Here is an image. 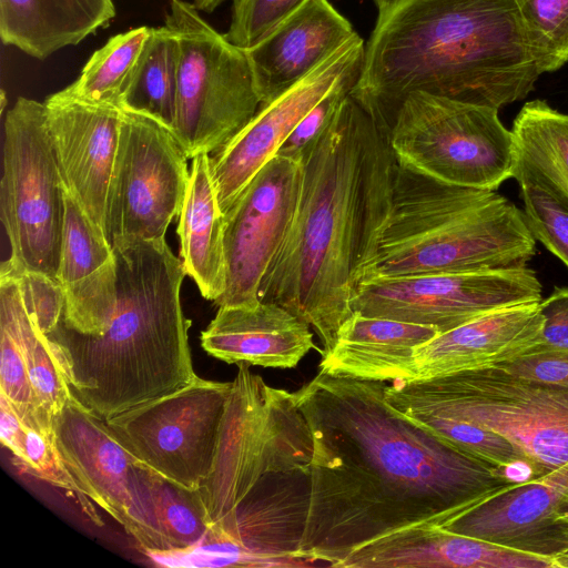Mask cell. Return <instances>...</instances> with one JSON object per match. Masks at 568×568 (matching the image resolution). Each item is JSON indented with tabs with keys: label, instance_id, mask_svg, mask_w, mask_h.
<instances>
[{
	"label": "cell",
	"instance_id": "21",
	"mask_svg": "<svg viewBox=\"0 0 568 568\" xmlns=\"http://www.w3.org/2000/svg\"><path fill=\"white\" fill-rule=\"evenodd\" d=\"M540 302L500 307L436 335L414 352L416 378L495 367L532 354L545 323Z\"/></svg>",
	"mask_w": 568,
	"mask_h": 568
},
{
	"label": "cell",
	"instance_id": "18",
	"mask_svg": "<svg viewBox=\"0 0 568 568\" xmlns=\"http://www.w3.org/2000/svg\"><path fill=\"white\" fill-rule=\"evenodd\" d=\"M47 125L65 186L104 234L123 109L60 97L44 101Z\"/></svg>",
	"mask_w": 568,
	"mask_h": 568
},
{
	"label": "cell",
	"instance_id": "2",
	"mask_svg": "<svg viewBox=\"0 0 568 568\" xmlns=\"http://www.w3.org/2000/svg\"><path fill=\"white\" fill-rule=\"evenodd\" d=\"M397 161L389 134L349 94L303 158L296 213L260 300L312 326L329 351L377 255Z\"/></svg>",
	"mask_w": 568,
	"mask_h": 568
},
{
	"label": "cell",
	"instance_id": "15",
	"mask_svg": "<svg viewBox=\"0 0 568 568\" xmlns=\"http://www.w3.org/2000/svg\"><path fill=\"white\" fill-rule=\"evenodd\" d=\"M302 181L303 161L276 155L224 214L226 287L219 307L260 303L262 280L291 229Z\"/></svg>",
	"mask_w": 568,
	"mask_h": 568
},
{
	"label": "cell",
	"instance_id": "20",
	"mask_svg": "<svg viewBox=\"0 0 568 568\" xmlns=\"http://www.w3.org/2000/svg\"><path fill=\"white\" fill-rule=\"evenodd\" d=\"M58 281L64 294L60 324L81 334H102L118 300L113 246L65 190V219Z\"/></svg>",
	"mask_w": 568,
	"mask_h": 568
},
{
	"label": "cell",
	"instance_id": "34",
	"mask_svg": "<svg viewBox=\"0 0 568 568\" xmlns=\"http://www.w3.org/2000/svg\"><path fill=\"white\" fill-rule=\"evenodd\" d=\"M541 72L568 62V0H515Z\"/></svg>",
	"mask_w": 568,
	"mask_h": 568
},
{
	"label": "cell",
	"instance_id": "24",
	"mask_svg": "<svg viewBox=\"0 0 568 568\" xmlns=\"http://www.w3.org/2000/svg\"><path fill=\"white\" fill-rule=\"evenodd\" d=\"M438 334L434 326L353 312L341 325L333 347L322 353L318 368L332 376L362 381L416 378L414 352Z\"/></svg>",
	"mask_w": 568,
	"mask_h": 568
},
{
	"label": "cell",
	"instance_id": "37",
	"mask_svg": "<svg viewBox=\"0 0 568 568\" xmlns=\"http://www.w3.org/2000/svg\"><path fill=\"white\" fill-rule=\"evenodd\" d=\"M358 64L345 72L305 115L283 143L276 155L303 161L304 154L312 143L328 126L345 99L352 93L362 71Z\"/></svg>",
	"mask_w": 568,
	"mask_h": 568
},
{
	"label": "cell",
	"instance_id": "28",
	"mask_svg": "<svg viewBox=\"0 0 568 568\" xmlns=\"http://www.w3.org/2000/svg\"><path fill=\"white\" fill-rule=\"evenodd\" d=\"M152 28L142 26L113 36L94 51L74 82L57 93L65 99L122 109Z\"/></svg>",
	"mask_w": 568,
	"mask_h": 568
},
{
	"label": "cell",
	"instance_id": "38",
	"mask_svg": "<svg viewBox=\"0 0 568 568\" xmlns=\"http://www.w3.org/2000/svg\"><path fill=\"white\" fill-rule=\"evenodd\" d=\"M307 0H233L231 23L225 37L247 49L263 39Z\"/></svg>",
	"mask_w": 568,
	"mask_h": 568
},
{
	"label": "cell",
	"instance_id": "13",
	"mask_svg": "<svg viewBox=\"0 0 568 568\" xmlns=\"http://www.w3.org/2000/svg\"><path fill=\"white\" fill-rule=\"evenodd\" d=\"M63 459L87 496L115 519L150 555H165L156 518L153 469L133 456L106 422L74 396L54 417Z\"/></svg>",
	"mask_w": 568,
	"mask_h": 568
},
{
	"label": "cell",
	"instance_id": "22",
	"mask_svg": "<svg viewBox=\"0 0 568 568\" xmlns=\"http://www.w3.org/2000/svg\"><path fill=\"white\" fill-rule=\"evenodd\" d=\"M201 346L229 364L294 368L313 348L310 325L275 302L220 306L201 333Z\"/></svg>",
	"mask_w": 568,
	"mask_h": 568
},
{
	"label": "cell",
	"instance_id": "41",
	"mask_svg": "<svg viewBox=\"0 0 568 568\" xmlns=\"http://www.w3.org/2000/svg\"><path fill=\"white\" fill-rule=\"evenodd\" d=\"M540 310L545 323L541 343L534 353L568 352V287L556 288L541 300Z\"/></svg>",
	"mask_w": 568,
	"mask_h": 568
},
{
	"label": "cell",
	"instance_id": "7",
	"mask_svg": "<svg viewBox=\"0 0 568 568\" xmlns=\"http://www.w3.org/2000/svg\"><path fill=\"white\" fill-rule=\"evenodd\" d=\"M385 398L420 426L449 420L504 436L529 460L530 478L568 463V387L495 366L396 379L386 385Z\"/></svg>",
	"mask_w": 568,
	"mask_h": 568
},
{
	"label": "cell",
	"instance_id": "6",
	"mask_svg": "<svg viewBox=\"0 0 568 568\" xmlns=\"http://www.w3.org/2000/svg\"><path fill=\"white\" fill-rule=\"evenodd\" d=\"M535 252L524 213L506 197L397 163L389 216L364 280L517 268Z\"/></svg>",
	"mask_w": 568,
	"mask_h": 568
},
{
	"label": "cell",
	"instance_id": "35",
	"mask_svg": "<svg viewBox=\"0 0 568 568\" xmlns=\"http://www.w3.org/2000/svg\"><path fill=\"white\" fill-rule=\"evenodd\" d=\"M516 180L531 234L568 267V206L544 185L526 178Z\"/></svg>",
	"mask_w": 568,
	"mask_h": 568
},
{
	"label": "cell",
	"instance_id": "25",
	"mask_svg": "<svg viewBox=\"0 0 568 568\" xmlns=\"http://www.w3.org/2000/svg\"><path fill=\"white\" fill-rule=\"evenodd\" d=\"M176 232L186 275L196 283L204 298L215 303L226 287L225 215L219 202L209 153L192 158Z\"/></svg>",
	"mask_w": 568,
	"mask_h": 568
},
{
	"label": "cell",
	"instance_id": "14",
	"mask_svg": "<svg viewBox=\"0 0 568 568\" xmlns=\"http://www.w3.org/2000/svg\"><path fill=\"white\" fill-rule=\"evenodd\" d=\"M541 284L528 266L363 280L353 312L419 325L439 334L494 310L540 302Z\"/></svg>",
	"mask_w": 568,
	"mask_h": 568
},
{
	"label": "cell",
	"instance_id": "44",
	"mask_svg": "<svg viewBox=\"0 0 568 568\" xmlns=\"http://www.w3.org/2000/svg\"><path fill=\"white\" fill-rule=\"evenodd\" d=\"M552 560L555 568H568V548Z\"/></svg>",
	"mask_w": 568,
	"mask_h": 568
},
{
	"label": "cell",
	"instance_id": "8",
	"mask_svg": "<svg viewBox=\"0 0 568 568\" xmlns=\"http://www.w3.org/2000/svg\"><path fill=\"white\" fill-rule=\"evenodd\" d=\"M164 24L179 45L172 132L189 159L215 153L261 105L247 54L185 0H170Z\"/></svg>",
	"mask_w": 568,
	"mask_h": 568
},
{
	"label": "cell",
	"instance_id": "30",
	"mask_svg": "<svg viewBox=\"0 0 568 568\" xmlns=\"http://www.w3.org/2000/svg\"><path fill=\"white\" fill-rule=\"evenodd\" d=\"M14 277V307L37 412L54 420L73 396L59 366L49 337L29 314L20 283L7 261L2 262Z\"/></svg>",
	"mask_w": 568,
	"mask_h": 568
},
{
	"label": "cell",
	"instance_id": "31",
	"mask_svg": "<svg viewBox=\"0 0 568 568\" xmlns=\"http://www.w3.org/2000/svg\"><path fill=\"white\" fill-rule=\"evenodd\" d=\"M152 488L165 555L186 554L201 545L212 527L200 490L180 486L156 471Z\"/></svg>",
	"mask_w": 568,
	"mask_h": 568
},
{
	"label": "cell",
	"instance_id": "19",
	"mask_svg": "<svg viewBox=\"0 0 568 568\" xmlns=\"http://www.w3.org/2000/svg\"><path fill=\"white\" fill-rule=\"evenodd\" d=\"M357 36L328 0H307L245 49L261 104L300 82Z\"/></svg>",
	"mask_w": 568,
	"mask_h": 568
},
{
	"label": "cell",
	"instance_id": "42",
	"mask_svg": "<svg viewBox=\"0 0 568 568\" xmlns=\"http://www.w3.org/2000/svg\"><path fill=\"white\" fill-rule=\"evenodd\" d=\"M26 424L13 405L0 395V438L4 447L13 455L14 463L23 458Z\"/></svg>",
	"mask_w": 568,
	"mask_h": 568
},
{
	"label": "cell",
	"instance_id": "43",
	"mask_svg": "<svg viewBox=\"0 0 568 568\" xmlns=\"http://www.w3.org/2000/svg\"><path fill=\"white\" fill-rule=\"evenodd\" d=\"M224 1L225 0H194L193 3L199 11L211 13Z\"/></svg>",
	"mask_w": 568,
	"mask_h": 568
},
{
	"label": "cell",
	"instance_id": "32",
	"mask_svg": "<svg viewBox=\"0 0 568 568\" xmlns=\"http://www.w3.org/2000/svg\"><path fill=\"white\" fill-rule=\"evenodd\" d=\"M0 395L26 418L37 412L14 307V277L6 265L0 270Z\"/></svg>",
	"mask_w": 568,
	"mask_h": 568
},
{
	"label": "cell",
	"instance_id": "9",
	"mask_svg": "<svg viewBox=\"0 0 568 568\" xmlns=\"http://www.w3.org/2000/svg\"><path fill=\"white\" fill-rule=\"evenodd\" d=\"M389 143L399 165L443 182L495 191L513 178L511 131L494 108L413 92Z\"/></svg>",
	"mask_w": 568,
	"mask_h": 568
},
{
	"label": "cell",
	"instance_id": "11",
	"mask_svg": "<svg viewBox=\"0 0 568 568\" xmlns=\"http://www.w3.org/2000/svg\"><path fill=\"white\" fill-rule=\"evenodd\" d=\"M232 382L196 376L109 420L120 443L164 478L199 489L213 466Z\"/></svg>",
	"mask_w": 568,
	"mask_h": 568
},
{
	"label": "cell",
	"instance_id": "4",
	"mask_svg": "<svg viewBox=\"0 0 568 568\" xmlns=\"http://www.w3.org/2000/svg\"><path fill=\"white\" fill-rule=\"evenodd\" d=\"M237 366L213 466L199 488L211 530L260 567H321L300 555L311 499L307 422L294 392Z\"/></svg>",
	"mask_w": 568,
	"mask_h": 568
},
{
	"label": "cell",
	"instance_id": "23",
	"mask_svg": "<svg viewBox=\"0 0 568 568\" xmlns=\"http://www.w3.org/2000/svg\"><path fill=\"white\" fill-rule=\"evenodd\" d=\"M339 568H555L530 555L440 527L393 532L352 552Z\"/></svg>",
	"mask_w": 568,
	"mask_h": 568
},
{
	"label": "cell",
	"instance_id": "3",
	"mask_svg": "<svg viewBox=\"0 0 568 568\" xmlns=\"http://www.w3.org/2000/svg\"><path fill=\"white\" fill-rule=\"evenodd\" d=\"M541 73L515 0H396L378 13L351 95L389 134L413 92L499 110Z\"/></svg>",
	"mask_w": 568,
	"mask_h": 568
},
{
	"label": "cell",
	"instance_id": "39",
	"mask_svg": "<svg viewBox=\"0 0 568 568\" xmlns=\"http://www.w3.org/2000/svg\"><path fill=\"white\" fill-rule=\"evenodd\" d=\"M7 262L20 283L29 314L45 335L50 334L62 321L64 312V294L59 281Z\"/></svg>",
	"mask_w": 568,
	"mask_h": 568
},
{
	"label": "cell",
	"instance_id": "5",
	"mask_svg": "<svg viewBox=\"0 0 568 568\" xmlns=\"http://www.w3.org/2000/svg\"><path fill=\"white\" fill-rule=\"evenodd\" d=\"M112 246L118 300L105 331L89 335L59 324L47 335L72 395L105 422L197 376L180 298L182 260L165 237Z\"/></svg>",
	"mask_w": 568,
	"mask_h": 568
},
{
	"label": "cell",
	"instance_id": "26",
	"mask_svg": "<svg viewBox=\"0 0 568 568\" xmlns=\"http://www.w3.org/2000/svg\"><path fill=\"white\" fill-rule=\"evenodd\" d=\"M114 16L113 0H0V37L43 60L80 43Z\"/></svg>",
	"mask_w": 568,
	"mask_h": 568
},
{
	"label": "cell",
	"instance_id": "27",
	"mask_svg": "<svg viewBox=\"0 0 568 568\" xmlns=\"http://www.w3.org/2000/svg\"><path fill=\"white\" fill-rule=\"evenodd\" d=\"M510 131L513 178L544 185L568 206V114L534 100L521 108Z\"/></svg>",
	"mask_w": 568,
	"mask_h": 568
},
{
	"label": "cell",
	"instance_id": "40",
	"mask_svg": "<svg viewBox=\"0 0 568 568\" xmlns=\"http://www.w3.org/2000/svg\"><path fill=\"white\" fill-rule=\"evenodd\" d=\"M515 375L568 387V352H540L498 365Z\"/></svg>",
	"mask_w": 568,
	"mask_h": 568
},
{
	"label": "cell",
	"instance_id": "10",
	"mask_svg": "<svg viewBox=\"0 0 568 568\" xmlns=\"http://www.w3.org/2000/svg\"><path fill=\"white\" fill-rule=\"evenodd\" d=\"M0 217L11 264L58 280L65 186L44 102L20 97L6 114Z\"/></svg>",
	"mask_w": 568,
	"mask_h": 568
},
{
	"label": "cell",
	"instance_id": "17",
	"mask_svg": "<svg viewBox=\"0 0 568 568\" xmlns=\"http://www.w3.org/2000/svg\"><path fill=\"white\" fill-rule=\"evenodd\" d=\"M567 498L568 463L516 483L443 528L552 560L568 548V520L560 517Z\"/></svg>",
	"mask_w": 568,
	"mask_h": 568
},
{
	"label": "cell",
	"instance_id": "16",
	"mask_svg": "<svg viewBox=\"0 0 568 568\" xmlns=\"http://www.w3.org/2000/svg\"><path fill=\"white\" fill-rule=\"evenodd\" d=\"M364 54V41L357 36L300 82L261 104L250 122L211 156L224 214L334 83L349 69L363 64Z\"/></svg>",
	"mask_w": 568,
	"mask_h": 568
},
{
	"label": "cell",
	"instance_id": "12",
	"mask_svg": "<svg viewBox=\"0 0 568 568\" xmlns=\"http://www.w3.org/2000/svg\"><path fill=\"white\" fill-rule=\"evenodd\" d=\"M173 132L145 114L123 110L106 206V237L164 239L179 216L190 176Z\"/></svg>",
	"mask_w": 568,
	"mask_h": 568
},
{
	"label": "cell",
	"instance_id": "36",
	"mask_svg": "<svg viewBox=\"0 0 568 568\" xmlns=\"http://www.w3.org/2000/svg\"><path fill=\"white\" fill-rule=\"evenodd\" d=\"M422 427L495 467L507 471L525 467L529 471L527 457L511 442L493 430L449 420H434Z\"/></svg>",
	"mask_w": 568,
	"mask_h": 568
},
{
	"label": "cell",
	"instance_id": "1",
	"mask_svg": "<svg viewBox=\"0 0 568 568\" xmlns=\"http://www.w3.org/2000/svg\"><path fill=\"white\" fill-rule=\"evenodd\" d=\"M386 385L318 372L294 392L313 439L300 555L321 567L393 532L443 528L521 481L399 413Z\"/></svg>",
	"mask_w": 568,
	"mask_h": 568
},
{
	"label": "cell",
	"instance_id": "29",
	"mask_svg": "<svg viewBox=\"0 0 568 568\" xmlns=\"http://www.w3.org/2000/svg\"><path fill=\"white\" fill-rule=\"evenodd\" d=\"M179 45L164 24L152 28L138 67L122 98V109L159 121L171 131L175 121Z\"/></svg>",
	"mask_w": 568,
	"mask_h": 568
},
{
	"label": "cell",
	"instance_id": "46",
	"mask_svg": "<svg viewBox=\"0 0 568 568\" xmlns=\"http://www.w3.org/2000/svg\"><path fill=\"white\" fill-rule=\"evenodd\" d=\"M560 517L564 520H568V498L560 508Z\"/></svg>",
	"mask_w": 568,
	"mask_h": 568
},
{
	"label": "cell",
	"instance_id": "45",
	"mask_svg": "<svg viewBox=\"0 0 568 568\" xmlns=\"http://www.w3.org/2000/svg\"><path fill=\"white\" fill-rule=\"evenodd\" d=\"M378 9V13L388 9L396 0H374Z\"/></svg>",
	"mask_w": 568,
	"mask_h": 568
},
{
	"label": "cell",
	"instance_id": "33",
	"mask_svg": "<svg viewBox=\"0 0 568 568\" xmlns=\"http://www.w3.org/2000/svg\"><path fill=\"white\" fill-rule=\"evenodd\" d=\"M26 435L23 458L17 466L24 473L71 494L90 518L101 524L83 487L69 470L58 447L54 420L32 414L23 418Z\"/></svg>",
	"mask_w": 568,
	"mask_h": 568
}]
</instances>
